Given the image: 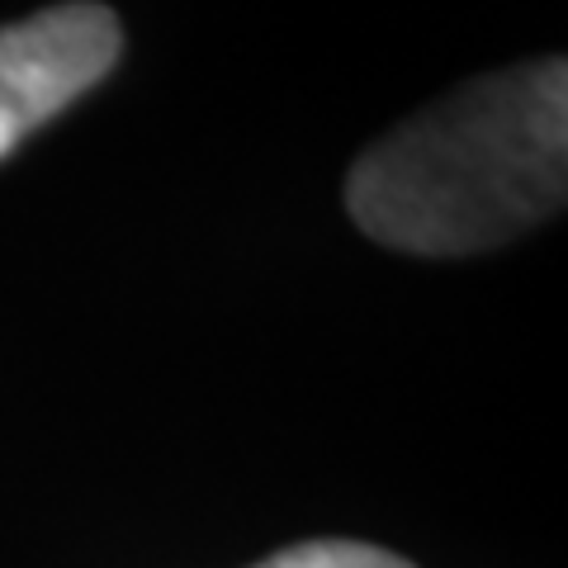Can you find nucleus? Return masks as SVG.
Returning <instances> with one entry per match:
<instances>
[{
  "instance_id": "3",
  "label": "nucleus",
  "mask_w": 568,
  "mask_h": 568,
  "mask_svg": "<svg viewBox=\"0 0 568 568\" xmlns=\"http://www.w3.org/2000/svg\"><path fill=\"white\" fill-rule=\"evenodd\" d=\"M256 568H413V564L361 540H308V545L280 549V555H271Z\"/></svg>"
},
{
  "instance_id": "1",
  "label": "nucleus",
  "mask_w": 568,
  "mask_h": 568,
  "mask_svg": "<svg viewBox=\"0 0 568 568\" xmlns=\"http://www.w3.org/2000/svg\"><path fill=\"white\" fill-rule=\"evenodd\" d=\"M568 194V62L536 58L455 85L346 175V213L407 256H474L555 219Z\"/></svg>"
},
{
  "instance_id": "2",
  "label": "nucleus",
  "mask_w": 568,
  "mask_h": 568,
  "mask_svg": "<svg viewBox=\"0 0 568 568\" xmlns=\"http://www.w3.org/2000/svg\"><path fill=\"white\" fill-rule=\"evenodd\" d=\"M119 52V14L95 0H67L0 24V162L67 104L95 91Z\"/></svg>"
}]
</instances>
